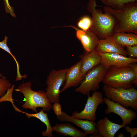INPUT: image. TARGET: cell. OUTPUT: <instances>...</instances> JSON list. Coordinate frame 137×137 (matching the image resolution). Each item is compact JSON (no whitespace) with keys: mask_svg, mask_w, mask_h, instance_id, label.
Returning <instances> with one entry per match:
<instances>
[{"mask_svg":"<svg viewBox=\"0 0 137 137\" xmlns=\"http://www.w3.org/2000/svg\"><path fill=\"white\" fill-rule=\"evenodd\" d=\"M105 95L113 101L126 108L137 109V90L133 87L129 89L113 87L106 84L103 87Z\"/></svg>","mask_w":137,"mask_h":137,"instance_id":"obj_5","label":"cell"},{"mask_svg":"<svg viewBox=\"0 0 137 137\" xmlns=\"http://www.w3.org/2000/svg\"><path fill=\"white\" fill-rule=\"evenodd\" d=\"M95 49L101 53H114L125 56H128L125 47L117 43L111 36H108L104 39L99 40Z\"/></svg>","mask_w":137,"mask_h":137,"instance_id":"obj_14","label":"cell"},{"mask_svg":"<svg viewBox=\"0 0 137 137\" xmlns=\"http://www.w3.org/2000/svg\"><path fill=\"white\" fill-rule=\"evenodd\" d=\"M12 85L9 80L6 79V77L3 76L0 77V97H2L6 93Z\"/></svg>","mask_w":137,"mask_h":137,"instance_id":"obj_21","label":"cell"},{"mask_svg":"<svg viewBox=\"0 0 137 137\" xmlns=\"http://www.w3.org/2000/svg\"><path fill=\"white\" fill-rule=\"evenodd\" d=\"M124 135L123 133H120L118 136V137H124Z\"/></svg>","mask_w":137,"mask_h":137,"instance_id":"obj_28","label":"cell"},{"mask_svg":"<svg viewBox=\"0 0 137 137\" xmlns=\"http://www.w3.org/2000/svg\"><path fill=\"white\" fill-rule=\"evenodd\" d=\"M14 87V85H12L11 88L8 90L6 94L0 98V103L5 101H9L11 102L13 107L16 111L21 112L22 111L17 108L14 105L12 100L13 99L12 98V94Z\"/></svg>","mask_w":137,"mask_h":137,"instance_id":"obj_23","label":"cell"},{"mask_svg":"<svg viewBox=\"0 0 137 137\" xmlns=\"http://www.w3.org/2000/svg\"><path fill=\"white\" fill-rule=\"evenodd\" d=\"M98 52L101 58L100 63L107 70L111 66L122 67L137 62L136 58H132L117 53H102Z\"/></svg>","mask_w":137,"mask_h":137,"instance_id":"obj_10","label":"cell"},{"mask_svg":"<svg viewBox=\"0 0 137 137\" xmlns=\"http://www.w3.org/2000/svg\"><path fill=\"white\" fill-rule=\"evenodd\" d=\"M125 47L129 57L135 58L137 57V45L127 46Z\"/></svg>","mask_w":137,"mask_h":137,"instance_id":"obj_24","label":"cell"},{"mask_svg":"<svg viewBox=\"0 0 137 137\" xmlns=\"http://www.w3.org/2000/svg\"><path fill=\"white\" fill-rule=\"evenodd\" d=\"M103 101L107 107L105 110V113L109 114L114 113L118 115L122 120L121 125L125 126L128 125H131L132 121L136 118V112L131 109H127L106 97L103 98Z\"/></svg>","mask_w":137,"mask_h":137,"instance_id":"obj_9","label":"cell"},{"mask_svg":"<svg viewBox=\"0 0 137 137\" xmlns=\"http://www.w3.org/2000/svg\"><path fill=\"white\" fill-rule=\"evenodd\" d=\"M92 23V19L89 17L85 16L82 18L77 23L78 27L84 31L89 30Z\"/></svg>","mask_w":137,"mask_h":137,"instance_id":"obj_22","label":"cell"},{"mask_svg":"<svg viewBox=\"0 0 137 137\" xmlns=\"http://www.w3.org/2000/svg\"><path fill=\"white\" fill-rule=\"evenodd\" d=\"M68 69L58 70L53 69L47 77L45 93L51 103L59 102L60 88L65 82L66 74Z\"/></svg>","mask_w":137,"mask_h":137,"instance_id":"obj_7","label":"cell"},{"mask_svg":"<svg viewBox=\"0 0 137 137\" xmlns=\"http://www.w3.org/2000/svg\"><path fill=\"white\" fill-rule=\"evenodd\" d=\"M125 129L127 133H129L131 137H133L137 134V128H132L128 126H125Z\"/></svg>","mask_w":137,"mask_h":137,"instance_id":"obj_27","label":"cell"},{"mask_svg":"<svg viewBox=\"0 0 137 137\" xmlns=\"http://www.w3.org/2000/svg\"><path fill=\"white\" fill-rule=\"evenodd\" d=\"M112 37L117 43L124 47L137 45V34L131 32H114Z\"/></svg>","mask_w":137,"mask_h":137,"instance_id":"obj_18","label":"cell"},{"mask_svg":"<svg viewBox=\"0 0 137 137\" xmlns=\"http://www.w3.org/2000/svg\"><path fill=\"white\" fill-rule=\"evenodd\" d=\"M22 113L25 114L28 118L32 117L36 118L45 124L46 129L45 131H43L42 132V136L48 137L53 136L52 127L48 118L47 114V113L43 112L42 109L39 112L35 114H29L23 111H22Z\"/></svg>","mask_w":137,"mask_h":137,"instance_id":"obj_19","label":"cell"},{"mask_svg":"<svg viewBox=\"0 0 137 137\" xmlns=\"http://www.w3.org/2000/svg\"><path fill=\"white\" fill-rule=\"evenodd\" d=\"M107 70L101 63L94 67L86 73L75 91L88 95L90 91H96L99 88V83L102 81Z\"/></svg>","mask_w":137,"mask_h":137,"instance_id":"obj_6","label":"cell"},{"mask_svg":"<svg viewBox=\"0 0 137 137\" xmlns=\"http://www.w3.org/2000/svg\"><path fill=\"white\" fill-rule=\"evenodd\" d=\"M105 6L114 8H119L125 4L134 2L137 0H100Z\"/></svg>","mask_w":137,"mask_h":137,"instance_id":"obj_20","label":"cell"},{"mask_svg":"<svg viewBox=\"0 0 137 137\" xmlns=\"http://www.w3.org/2000/svg\"><path fill=\"white\" fill-rule=\"evenodd\" d=\"M3 76L2 74L0 73V77H2Z\"/></svg>","mask_w":137,"mask_h":137,"instance_id":"obj_29","label":"cell"},{"mask_svg":"<svg viewBox=\"0 0 137 137\" xmlns=\"http://www.w3.org/2000/svg\"><path fill=\"white\" fill-rule=\"evenodd\" d=\"M104 12L111 15L115 21L114 32H131L137 34V1L126 4L117 8L106 6Z\"/></svg>","mask_w":137,"mask_h":137,"instance_id":"obj_1","label":"cell"},{"mask_svg":"<svg viewBox=\"0 0 137 137\" xmlns=\"http://www.w3.org/2000/svg\"><path fill=\"white\" fill-rule=\"evenodd\" d=\"M52 108L55 114L57 116H60L62 115V107L59 102H54L52 106Z\"/></svg>","mask_w":137,"mask_h":137,"instance_id":"obj_26","label":"cell"},{"mask_svg":"<svg viewBox=\"0 0 137 137\" xmlns=\"http://www.w3.org/2000/svg\"><path fill=\"white\" fill-rule=\"evenodd\" d=\"M113 87L129 89L137 86V74L129 65L120 67L111 66L107 70L102 81Z\"/></svg>","mask_w":137,"mask_h":137,"instance_id":"obj_3","label":"cell"},{"mask_svg":"<svg viewBox=\"0 0 137 137\" xmlns=\"http://www.w3.org/2000/svg\"><path fill=\"white\" fill-rule=\"evenodd\" d=\"M65 27H72L76 30L77 38L80 41L84 48L87 52H90L97 47L99 39L97 35L90 30H83L73 25Z\"/></svg>","mask_w":137,"mask_h":137,"instance_id":"obj_12","label":"cell"},{"mask_svg":"<svg viewBox=\"0 0 137 137\" xmlns=\"http://www.w3.org/2000/svg\"><path fill=\"white\" fill-rule=\"evenodd\" d=\"M57 118L61 122L73 123L80 128L87 135L91 134L90 137L97 134V124L94 121L84 120L70 116L62 111L61 115L57 116Z\"/></svg>","mask_w":137,"mask_h":137,"instance_id":"obj_11","label":"cell"},{"mask_svg":"<svg viewBox=\"0 0 137 137\" xmlns=\"http://www.w3.org/2000/svg\"><path fill=\"white\" fill-rule=\"evenodd\" d=\"M32 84L30 81L23 83L14 90L22 93L24 96L25 103L22 106L23 109H29L36 113L37 112V108L41 107L43 111H49L52 108V106L49 101L45 92L39 90L35 91L31 89Z\"/></svg>","mask_w":137,"mask_h":137,"instance_id":"obj_4","label":"cell"},{"mask_svg":"<svg viewBox=\"0 0 137 137\" xmlns=\"http://www.w3.org/2000/svg\"><path fill=\"white\" fill-rule=\"evenodd\" d=\"M82 56L81 71L84 76L90 70L100 63L101 58L95 49Z\"/></svg>","mask_w":137,"mask_h":137,"instance_id":"obj_16","label":"cell"},{"mask_svg":"<svg viewBox=\"0 0 137 137\" xmlns=\"http://www.w3.org/2000/svg\"><path fill=\"white\" fill-rule=\"evenodd\" d=\"M96 6L95 0H89L87 8L92 15L90 30L94 33L99 40H103L108 36H112L115 21L110 14L105 12L103 13L96 9Z\"/></svg>","mask_w":137,"mask_h":137,"instance_id":"obj_2","label":"cell"},{"mask_svg":"<svg viewBox=\"0 0 137 137\" xmlns=\"http://www.w3.org/2000/svg\"><path fill=\"white\" fill-rule=\"evenodd\" d=\"M5 6V10L7 13L10 14L13 17H15V15L14 12L13 8L10 5L8 0H3Z\"/></svg>","mask_w":137,"mask_h":137,"instance_id":"obj_25","label":"cell"},{"mask_svg":"<svg viewBox=\"0 0 137 137\" xmlns=\"http://www.w3.org/2000/svg\"><path fill=\"white\" fill-rule=\"evenodd\" d=\"M87 103L83 110L80 112H74L72 116L83 119L94 121L96 120V112L98 106L104 103L102 93L100 91H94L92 95H88Z\"/></svg>","mask_w":137,"mask_h":137,"instance_id":"obj_8","label":"cell"},{"mask_svg":"<svg viewBox=\"0 0 137 137\" xmlns=\"http://www.w3.org/2000/svg\"><path fill=\"white\" fill-rule=\"evenodd\" d=\"M96 124L98 137H114L119 129L125 126L112 122L107 117L99 120Z\"/></svg>","mask_w":137,"mask_h":137,"instance_id":"obj_15","label":"cell"},{"mask_svg":"<svg viewBox=\"0 0 137 137\" xmlns=\"http://www.w3.org/2000/svg\"><path fill=\"white\" fill-rule=\"evenodd\" d=\"M81 59L70 68L68 69L65 75V82L60 91L63 92L68 88L78 86L83 80L84 76L81 71Z\"/></svg>","mask_w":137,"mask_h":137,"instance_id":"obj_13","label":"cell"},{"mask_svg":"<svg viewBox=\"0 0 137 137\" xmlns=\"http://www.w3.org/2000/svg\"><path fill=\"white\" fill-rule=\"evenodd\" d=\"M53 131L60 134L73 137H86L87 134L76 128L69 123H57L52 127Z\"/></svg>","mask_w":137,"mask_h":137,"instance_id":"obj_17","label":"cell"}]
</instances>
